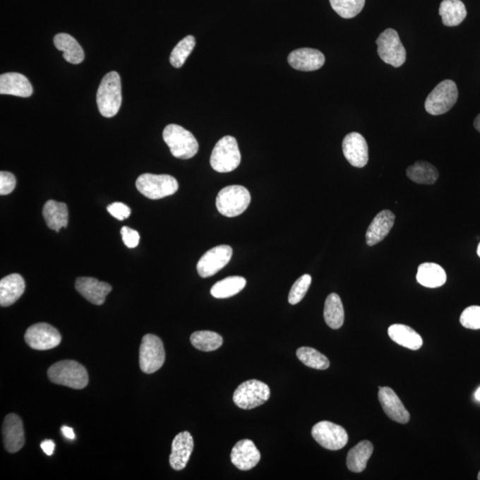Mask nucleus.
Returning a JSON list of instances; mask_svg holds the SVG:
<instances>
[{"label": "nucleus", "mask_w": 480, "mask_h": 480, "mask_svg": "<svg viewBox=\"0 0 480 480\" xmlns=\"http://www.w3.org/2000/svg\"><path fill=\"white\" fill-rule=\"evenodd\" d=\"M121 80L118 72L106 74L99 85L96 102L99 112L105 118H112L122 104Z\"/></svg>", "instance_id": "1"}, {"label": "nucleus", "mask_w": 480, "mask_h": 480, "mask_svg": "<svg viewBox=\"0 0 480 480\" xmlns=\"http://www.w3.org/2000/svg\"><path fill=\"white\" fill-rule=\"evenodd\" d=\"M51 382L75 390L88 386L89 377L84 366L74 360H61L51 366L47 371Z\"/></svg>", "instance_id": "2"}, {"label": "nucleus", "mask_w": 480, "mask_h": 480, "mask_svg": "<svg viewBox=\"0 0 480 480\" xmlns=\"http://www.w3.org/2000/svg\"><path fill=\"white\" fill-rule=\"evenodd\" d=\"M164 143L174 157L181 160L193 157L198 152V143L190 131L179 125L170 124L163 131Z\"/></svg>", "instance_id": "3"}, {"label": "nucleus", "mask_w": 480, "mask_h": 480, "mask_svg": "<svg viewBox=\"0 0 480 480\" xmlns=\"http://www.w3.org/2000/svg\"><path fill=\"white\" fill-rule=\"evenodd\" d=\"M251 195L248 188L241 185H231L222 188L216 198V208L226 217H236L249 207Z\"/></svg>", "instance_id": "4"}, {"label": "nucleus", "mask_w": 480, "mask_h": 480, "mask_svg": "<svg viewBox=\"0 0 480 480\" xmlns=\"http://www.w3.org/2000/svg\"><path fill=\"white\" fill-rule=\"evenodd\" d=\"M241 162L239 144L234 137H222L212 150L210 164L218 173H229L234 171Z\"/></svg>", "instance_id": "5"}, {"label": "nucleus", "mask_w": 480, "mask_h": 480, "mask_svg": "<svg viewBox=\"0 0 480 480\" xmlns=\"http://www.w3.org/2000/svg\"><path fill=\"white\" fill-rule=\"evenodd\" d=\"M136 188L150 200H160L174 195L179 184L176 178L169 174H143L137 178Z\"/></svg>", "instance_id": "6"}, {"label": "nucleus", "mask_w": 480, "mask_h": 480, "mask_svg": "<svg viewBox=\"0 0 480 480\" xmlns=\"http://www.w3.org/2000/svg\"><path fill=\"white\" fill-rule=\"evenodd\" d=\"M270 390L267 384L258 380H249L236 388L233 394V401L236 407L249 410L268 401Z\"/></svg>", "instance_id": "7"}, {"label": "nucleus", "mask_w": 480, "mask_h": 480, "mask_svg": "<svg viewBox=\"0 0 480 480\" xmlns=\"http://www.w3.org/2000/svg\"><path fill=\"white\" fill-rule=\"evenodd\" d=\"M457 99V85L452 80H444L428 95L425 101V109L431 115H442L450 111Z\"/></svg>", "instance_id": "8"}, {"label": "nucleus", "mask_w": 480, "mask_h": 480, "mask_svg": "<svg viewBox=\"0 0 480 480\" xmlns=\"http://www.w3.org/2000/svg\"><path fill=\"white\" fill-rule=\"evenodd\" d=\"M166 359L163 342L157 336H143L140 347V368L145 373H153L162 368Z\"/></svg>", "instance_id": "9"}, {"label": "nucleus", "mask_w": 480, "mask_h": 480, "mask_svg": "<svg viewBox=\"0 0 480 480\" xmlns=\"http://www.w3.org/2000/svg\"><path fill=\"white\" fill-rule=\"evenodd\" d=\"M377 53L384 63L397 68L407 59L406 49L401 43L399 34L393 29H387L376 40Z\"/></svg>", "instance_id": "10"}, {"label": "nucleus", "mask_w": 480, "mask_h": 480, "mask_svg": "<svg viewBox=\"0 0 480 480\" xmlns=\"http://www.w3.org/2000/svg\"><path fill=\"white\" fill-rule=\"evenodd\" d=\"M311 434L321 447L328 450H340L347 445L349 440L347 431L344 428L328 421L315 424Z\"/></svg>", "instance_id": "11"}, {"label": "nucleus", "mask_w": 480, "mask_h": 480, "mask_svg": "<svg viewBox=\"0 0 480 480\" xmlns=\"http://www.w3.org/2000/svg\"><path fill=\"white\" fill-rule=\"evenodd\" d=\"M24 339L30 348L37 351H47L61 344V335L53 325L37 323L27 329Z\"/></svg>", "instance_id": "12"}, {"label": "nucleus", "mask_w": 480, "mask_h": 480, "mask_svg": "<svg viewBox=\"0 0 480 480\" xmlns=\"http://www.w3.org/2000/svg\"><path fill=\"white\" fill-rule=\"evenodd\" d=\"M233 250L231 246L221 245L208 250L197 264V270L201 277H209L220 272L229 263Z\"/></svg>", "instance_id": "13"}, {"label": "nucleus", "mask_w": 480, "mask_h": 480, "mask_svg": "<svg viewBox=\"0 0 480 480\" xmlns=\"http://www.w3.org/2000/svg\"><path fill=\"white\" fill-rule=\"evenodd\" d=\"M342 152L352 166L361 168L368 162V146L364 136L353 132L345 136Z\"/></svg>", "instance_id": "14"}, {"label": "nucleus", "mask_w": 480, "mask_h": 480, "mask_svg": "<svg viewBox=\"0 0 480 480\" xmlns=\"http://www.w3.org/2000/svg\"><path fill=\"white\" fill-rule=\"evenodd\" d=\"M2 436L6 451L13 454L23 448L25 437L23 421L17 414H9L6 416L2 426Z\"/></svg>", "instance_id": "15"}, {"label": "nucleus", "mask_w": 480, "mask_h": 480, "mask_svg": "<svg viewBox=\"0 0 480 480\" xmlns=\"http://www.w3.org/2000/svg\"><path fill=\"white\" fill-rule=\"evenodd\" d=\"M75 288L85 299L95 305L104 304L112 290L111 284L89 277H78Z\"/></svg>", "instance_id": "16"}, {"label": "nucleus", "mask_w": 480, "mask_h": 480, "mask_svg": "<svg viewBox=\"0 0 480 480\" xmlns=\"http://www.w3.org/2000/svg\"><path fill=\"white\" fill-rule=\"evenodd\" d=\"M288 64L294 70L301 71H314L320 70L325 64L323 54L313 48H300L293 51L287 58Z\"/></svg>", "instance_id": "17"}, {"label": "nucleus", "mask_w": 480, "mask_h": 480, "mask_svg": "<svg viewBox=\"0 0 480 480\" xmlns=\"http://www.w3.org/2000/svg\"><path fill=\"white\" fill-rule=\"evenodd\" d=\"M231 460L236 468L249 471L258 464L260 452L252 440H240L232 448Z\"/></svg>", "instance_id": "18"}, {"label": "nucleus", "mask_w": 480, "mask_h": 480, "mask_svg": "<svg viewBox=\"0 0 480 480\" xmlns=\"http://www.w3.org/2000/svg\"><path fill=\"white\" fill-rule=\"evenodd\" d=\"M379 401L384 412L397 423L406 424L410 420V414L400 397L390 387H382L378 393Z\"/></svg>", "instance_id": "19"}, {"label": "nucleus", "mask_w": 480, "mask_h": 480, "mask_svg": "<svg viewBox=\"0 0 480 480\" xmlns=\"http://www.w3.org/2000/svg\"><path fill=\"white\" fill-rule=\"evenodd\" d=\"M193 448V438L190 432L184 431L178 434L172 443V452L169 458L171 467L176 471H181L186 467Z\"/></svg>", "instance_id": "20"}, {"label": "nucleus", "mask_w": 480, "mask_h": 480, "mask_svg": "<svg viewBox=\"0 0 480 480\" xmlns=\"http://www.w3.org/2000/svg\"><path fill=\"white\" fill-rule=\"evenodd\" d=\"M0 94L28 98L33 94V88L24 75L9 72L0 76Z\"/></svg>", "instance_id": "21"}, {"label": "nucleus", "mask_w": 480, "mask_h": 480, "mask_svg": "<svg viewBox=\"0 0 480 480\" xmlns=\"http://www.w3.org/2000/svg\"><path fill=\"white\" fill-rule=\"evenodd\" d=\"M395 222V215L392 211L383 210L373 218L366 234V244L373 246L383 241L389 234Z\"/></svg>", "instance_id": "22"}, {"label": "nucleus", "mask_w": 480, "mask_h": 480, "mask_svg": "<svg viewBox=\"0 0 480 480\" xmlns=\"http://www.w3.org/2000/svg\"><path fill=\"white\" fill-rule=\"evenodd\" d=\"M25 290V281L20 274H10L0 281V305L11 306L23 296Z\"/></svg>", "instance_id": "23"}, {"label": "nucleus", "mask_w": 480, "mask_h": 480, "mask_svg": "<svg viewBox=\"0 0 480 480\" xmlns=\"http://www.w3.org/2000/svg\"><path fill=\"white\" fill-rule=\"evenodd\" d=\"M43 216L48 228L59 232L67 228L68 212L66 204L56 200H48L44 205Z\"/></svg>", "instance_id": "24"}, {"label": "nucleus", "mask_w": 480, "mask_h": 480, "mask_svg": "<svg viewBox=\"0 0 480 480\" xmlns=\"http://www.w3.org/2000/svg\"><path fill=\"white\" fill-rule=\"evenodd\" d=\"M54 46L64 52L63 56L68 63L80 64L84 61V51L80 43L67 33H59L54 37Z\"/></svg>", "instance_id": "25"}, {"label": "nucleus", "mask_w": 480, "mask_h": 480, "mask_svg": "<svg viewBox=\"0 0 480 480\" xmlns=\"http://www.w3.org/2000/svg\"><path fill=\"white\" fill-rule=\"evenodd\" d=\"M390 338L404 348L417 351L423 346V339L413 328L406 325L395 324L388 329Z\"/></svg>", "instance_id": "26"}, {"label": "nucleus", "mask_w": 480, "mask_h": 480, "mask_svg": "<svg viewBox=\"0 0 480 480\" xmlns=\"http://www.w3.org/2000/svg\"><path fill=\"white\" fill-rule=\"evenodd\" d=\"M373 445L368 440L360 441L348 452L347 467L352 472H362L366 468L368 462L373 454Z\"/></svg>", "instance_id": "27"}, {"label": "nucleus", "mask_w": 480, "mask_h": 480, "mask_svg": "<svg viewBox=\"0 0 480 480\" xmlns=\"http://www.w3.org/2000/svg\"><path fill=\"white\" fill-rule=\"evenodd\" d=\"M416 280L421 286L437 288L445 283L447 274L438 264L426 263L421 264L418 268Z\"/></svg>", "instance_id": "28"}, {"label": "nucleus", "mask_w": 480, "mask_h": 480, "mask_svg": "<svg viewBox=\"0 0 480 480\" xmlns=\"http://www.w3.org/2000/svg\"><path fill=\"white\" fill-rule=\"evenodd\" d=\"M440 15L444 25L455 27L464 22L467 10L461 0H443L440 6Z\"/></svg>", "instance_id": "29"}, {"label": "nucleus", "mask_w": 480, "mask_h": 480, "mask_svg": "<svg viewBox=\"0 0 480 480\" xmlns=\"http://www.w3.org/2000/svg\"><path fill=\"white\" fill-rule=\"evenodd\" d=\"M324 318L329 328L339 329L344 322V310L340 296L330 294L325 300Z\"/></svg>", "instance_id": "30"}, {"label": "nucleus", "mask_w": 480, "mask_h": 480, "mask_svg": "<svg viewBox=\"0 0 480 480\" xmlns=\"http://www.w3.org/2000/svg\"><path fill=\"white\" fill-rule=\"evenodd\" d=\"M407 176L416 184H433L438 180V171L433 164L426 161H417L407 167Z\"/></svg>", "instance_id": "31"}, {"label": "nucleus", "mask_w": 480, "mask_h": 480, "mask_svg": "<svg viewBox=\"0 0 480 480\" xmlns=\"http://www.w3.org/2000/svg\"><path fill=\"white\" fill-rule=\"evenodd\" d=\"M246 284L245 277L239 276L228 277L226 279L218 281L211 288V294L217 299H225L244 289Z\"/></svg>", "instance_id": "32"}, {"label": "nucleus", "mask_w": 480, "mask_h": 480, "mask_svg": "<svg viewBox=\"0 0 480 480\" xmlns=\"http://www.w3.org/2000/svg\"><path fill=\"white\" fill-rule=\"evenodd\" d=\"M191 344L201 352H214L224 344V339L217 332L197 331L191 336Z\"/></svg>", "instance_id": "33"}, {"label": "nucleus", "mask_w": 480, "mask_h": 480, "mask_svg": "<svg viewBox=\"0 0 480 480\" xmlns=\"http://www.w3.org/2000/svg\"><path fill=\"white\" fill-rule=\"evenodd\" d=\"M296 356L308 368L325 370L330 366L327 356L313 348L301 347L297 349Z\"/></svg>", "instance_id": "34"}, {"label": "nucleus", "mask_w": 480, "mask_h": 480, "mask_svg": "<svg viewBox=\"0 0 480 480\" xmlns=\"http://www.w3.org/2000/svg\"><path fill=\"white\" fill-rule=\"evenodd\" d=\"M196 46V40L193 36L185 37L179 43L174 47L172 53L170 54V64L174 68H181L190 56L192 50Z\"/></svg>", "instance_id": "35"}, {"label": "nucleus", "mask_w": 480, "mask_h": 480, "mask_svg": "<svg viewBox=\"0 0 480 480\" xmlns=\"http://www.w3.org/2000/svg\"><path fill=\"white\" fill-rule=\"evenodd\" d=\"M332 8L344 19H352L364 8L366 0H329Z\"/></svg>", "instance_id": "36"}, {"label": "nucleus", "mask_w": 480, "mask_h": 480, "mask_svg": "<svg viewBox=\"0 0 480 480\" xmlns=\"http://www.w3.org/2000/svg\"><path fill=\"white\" fill-rule=\"evenodd\" d=\"M311 277L308 274H304L298 279L291 288L288 301L290 304L296 305L304 299L311 284Z\"/></svg>", "instance_id": "37"}, {"label": "nucleus", "mask_w": 480, "mask_h": 480, "mask_svg": "<svg viewBox=\"0 0 480 480\" xmlns=\"http://www.w3.org/2000/svg\"><path fill=\"white\" fill-rule=\"evenodd\" d=\"M462 327L469 329H480V306H471L465 308L460 317Z\"/></svg>", "instance_id": "38"}, {"label": "nucleus", "mask_w": 480, "mask_h": 480, "mask_svg": "<svg viewBox=\"0 0 480 480\" xmlns=\"http://www.w3.org/2000/svg\"><path fill=\"white\" fill-rule=\"evenodd\" d=\"M16 186V176L12 173L1 171V173H0V194L4 196V195L12 193Z\"/></svg>", "instance_id": "39"}, {"label": "nucleus", "mask_w": 480, "mask_h": 480, "mask_svg": "<svg viewBox=\"0 0 480 480\" xmlns=\"http://www.w3.org/2000/svg\"><path fill=\"white\" fill-rule=\"evenodd\" d=\"M107 210L113 217L119 221L125 220L131 215V209L121 202H115V203L108 205Z\"/></svg>", "instance_id": "40"}, {"label": "nucleus", "mask_w": 480, "mask_h": 480, "mask_svg": "<svg viewBox=\"0 0 480 480\" xmlns=\"http://www.w3.org/2000/svg\"><path fill=\"white\" fill-rule=\"evenodd\" d=\"M122 236L123 242L128 248H135L139 245L140 234L136 229L124 226L120 231Z\"/></svg>", "instance_id": "41"}, {"label": "nucleus", "mask_w": 480, "mask_h": 480, "mask_svg": "<svg viewBox=\"0 0 480 480\" xmlns=\"http://www.w3.org/2000/svg\"><path fill=\"white\" fill-rule=\"evenodd\" d=\"M41 448L47 455H52L56 448V444L53 440H44L41 443Z\"/></svg>", "instance_id": "42"}, {"label": "nucleus", "mask_w": 480, "mask_h": 480, "mask_svg": "<svg viewBox=\"0 0 480 480\" xmlns=\"http://www.w3.org/2000/svg\"><path fill=\"white\" fill-rule=\"evenodd\" d=\"M61 432H63V434L64 435L65 437L68 438V440H74L76 436H75L74 431L73 428L68 426H63L61 427Z\"/></svg>", "instance_id": "43"}, {"label": "nucleus", "mask_w": 480, "mask_h": 480, "mask_svg": "<svg viewBox=\"0 0 480 480\" xmlns=\"http://www.w3.org/2000/svg\"><path fill=\"white\" fill-rule=\"evenodd\" d=\"M474 128L480 133V114L474 120Z\"/></svg>", "instance_id": "44"}, {"label": "nucleus", "mask_w": 480, "mask_h": 480, "mask_svg": "<svg viewBox=\"0 0 480 480\" xmlns=\"http://www.w3.org/2000/svg\"><path fill=\"white\" fill-rule=\"evenodd\" d=\"M475 397L476 400L480 401V387L478 390H476V392L475 393Z\"/></svg>", "instance_id": "45"}, {"label": "nucleus", "mask_w": 480, "mask_h": 480, "mask_svg": "<svg viewBox=\"0 0 480 480\" xmlns=\"http://www.w3.org/2000/svg\"><path fill=\"white\" fill-rule=\"evenodd\" d=\"M476 253H478V256L480 257V243L478 246V249H476Z\"/></svg>", "instance_id": "46"}, {"label": "nucleus", "mask_w": 480, "mask_h": 480, "mask_svg": "<svg viewBox=\"0 0 480 480\" xmlns=\"http://www.w3.org/2000/svg\"><path fill=\"white\" fill-rule=\"evenodd\" d=\"M478 479L480 480V472H479V475H478Z\"/></svg>", "instance_id": "47"}]
</instances>
